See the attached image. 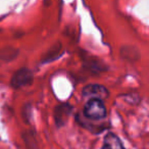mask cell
Returning a JSON list of instances; mask_svg holds the SVG:
<instances>
[{
    "mask_svg": "<svg viewBox=\"0 0 149 149\" xmlns=\"http://www.w3.org/2000/svg\"><path fill=\"white\" fill-rule=\"evenodd\" d=\"M70 112H72V106H70L68 104H60L55 108L54 118L57 126H63L65 124Z\"/></svg>",
    "mask_w": 149,
    "mask_h": 149,
    "instance_id": "cell-4",
    "label": "cell"
},
{
    "mask_svg": "<svg viewBox=\"0 0 149 149\" xmlns=\"http://www.w3.org/2000/svg\"><path fill=\"white\" fill-rule=\"evenodd\" d=\"M83 96L90 99H98L101 100L108 96V91L104 86L98 85V84H91L83 89Z\"/></svg>",
    "mask_w": 149,
    "mask_h": 149,
    "instance_id": "cell-3",
    "label": "cell"
},
{
    "mask_svg": "<svg viewBox=\"0 0 149 149\" xmlns=\"http://www.w3.org/2000/svg\"><path fill=\"white\" fill-rule=\"evenodd\" d=\"M84 116L89 120H100L106 116V108L101 100L90 99L84 107Z\"/></svg>",
    "mask_w": 149,
    "mask_h": 149,
    "instance_id": "cell-1",
    "label": "cell"
},
{
    "mask_svg": "<svg viewBox=\"0 0 149 149\" xmlns=\"http://www.w3.org/2000/svg\"><path fill=\"white\" fill-rule=\"evenodd\" d=\"M101 149H125L118 136L113 133H108L104 138L103 146Z\"/></svg>",
    "mask_w": 149,
    "mask_h": 149,
    "instance_id": "cell-5",
    "label": "cell"
},
{
    "mask_svg": "<svg viewBox=\"0 0 149 149\" xmlns=\"http://www.w3.org/2000/svg\"><path fill=\"white\" fill-rule=\"evenodd\" d=\"M101 61H99V60L95 59V58H90L89 60L87 61V63H86V66L87 68H89L90 70H100L101 72Z\"/></svg>",
    "mask_w": 149,
    "mask_h": 149,
    "instance_id": "cell-8",
    "label": "cell"
},
{
    "mask_svg": "<svg viewBox=\"0 0 149 149\" xmlns=\"http://www.w3.org/2000/svg\"><path fill=\"white\" fill-rule=\"evenodd\" d=\"M60 50H61V44H60L59 42H56V43L54 44L51 48H50L49 51H48L47 53L43 56L42 61L43 62H49V61H51V60L55 59L56 56L58 55V53H59Z\"/></svg>",
    "mask_w": 149,
    "mask_h": 149,
    "instance_id": "cell-7",
    "label": "cell"
},
{
    "mask_svg": "<svg viewBox=\"0 0 149 149\" xmlns=\"http://www.w3.org/2000/svg\"><path fill=\"white\" fill-rule=\"evenodd\" d=\"M32 81H33L32 72L28 68H24L15 72V74L11 78L10 83L13 88H21L28 85V84H31Z\"/></svg>",
    "mask_w": 149,
    "mask_h": 149,
    "instance_id": "cell-2",
    "label": "cell"
},
{
    "mask_svg": "<svg viewBox=\"0 0 149 149\" xmlns=\"http://www.w3.org/2000/svg\"><path fill=\"white\" fill-rule=\"evenodd\" d=\"M19 54V50L13 47H4L0 49V59L3 61H11Z\"/></svg>",
    "mask_w": 149,
    "mask_h": 149,
    "instance_id": "cell-6",
    "label": "cell"
}]
</instances>
